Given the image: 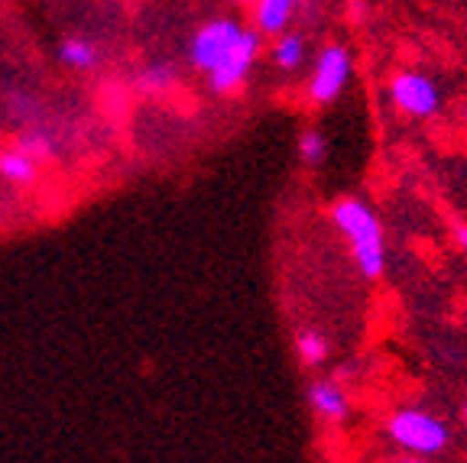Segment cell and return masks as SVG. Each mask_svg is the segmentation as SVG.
<instances>
[{
	"mask_svg": "<svg viewBox=\"0 0 467 463\" xmlns=\"http://www.w3.org/2000/svg\"><path fill=\"white\" fill-rule=\"evenodd\" d=\"M299 159L306 162L308 169H318L321 162L328 159V139H325V133L318 130V127H308V130L299 133Z\"/></svg>",
	"mask_w": 467,
	"mask_h": 463,
	"instance_id": "cell-14",
	"label": "cell"
},
{
	"mask_svg": "<svg viewBox=\"0 0 467 463\" xmlns=\"http://www.w3.org/2000/svg\"><path fill=\"white\" fill-rule=\"evenodd\" d=\"M292 347H296V356H299L302 366L308 369H318L328 363L331 356V344L328 337L321 331H315V327H299L296 331V341H292Z\"/></svg>",
	"mask_w": 467,
	"mask_h": 463,
	"instance_id": "cell-12",
	"label": "cell"
},
{
	"mask_svg": "<svg viewBox=\"0 0 467 463\" xmlns=\"http://www.w3.org/2000/svg\"><path fill=\"white\" fill-rule=\"evenodd\" d=\"M464 123H467V108H464Z\"/></svg>",
	"mask_w": 467,
	"mask_h": 463,
	"instance_id": "cell-19",
	"label": "cell"
},
{
	"mask_svg": "<svg viewBox=\"0 0 467 463\" xmlns=\"http://www.w3.org/2000/svg\"><path fill=\"white\" fill-rule=\"evenodd\" d=\"M39 169H43V162H39L36 156H29L20 143L0 149V179L7 181V185H16V189L36 185Z\"/></svg>",
	"mask_w": 467,
	"mask_h": 463,
	"instance_id": "cell-9",
	"label": "cell"
},
{
	"mask_svg": "<svg viewBox=\"0 0 467 463\" xmlns=\"http://www.w3.org/2000/svg\"><path fill=\"white\" fill-rule=\"evenodd\" d=\"M335 231L348 240L350 260L367 283H377L387 273V233L377 211L358 195H341L328 208Z\"/></svg>",
	"mask_w": 467,
	"mask_h": 463,
	"instance_id": "cell-1",
	"label": "cell"
},
{
	"mask_svg": "<svg viewBox=\"0 0 467 463\" xmlns=\"http://www.w3.org/2000/svg\"><path fill=\"white\" fill-rule=\"evenodd\" d=\"M306 398H308L312 415L318 421H325V425H341L350 415V396H348V389H344V383H337L335 376L312 379L306 389Z\"/></svg>",
	"mask_w": 467,
	"mask_h": 463,
	"instance_id": "cell-7",
	"label": "cell"
},
{
	"mask_svg": "<svg viewBox=\"0 0 467 463\" xmlns=\"http://www.w3.org/2000/svg\"><path fill=\"white\" fill-rule=\"evenodd\" d=\"M58 62L72 72H95L101 66V49L88 36H68L58 43Z\"/></svg>",
	"mask_w": 467,
	"mask_h": 463,
	"instance_id": "cell-11",
	"label": "cell"
},
{
	"mask_svg": "<svg viewBox=\"0 0 467 463\" xmlns=\"http://www.w3.org/2000/svg\"><path fill=\"white\" fill-rule=\"evenodd\" d=\"M308 0H254L250 4V16H254V29L263 39L279 36L285 29H292V20L302 14Z\"/></svg>",
	"mask_w": 467,
	"mask_h": 463,
	"instance_id": "cell-8",
	"label": "cell"
},
{
	"mask_svg": "<svg viewBox=\"0 0 467 463\" xmlns=\"http://www.w3.org/2000/svg\"><path fill=\"white\" fill-rule=\"evenodd\" d=\"M387 437L409 457H425V460L445 454L451 444V431L445 421L422 406H402L389 412Z\"/></svg>",
	"mask_w": 467,
	"mask_h": 463,
	"instance_id": "cell-2",
	"label": "cell"
},
{
	"mask_svg": "<svg viewBox=\"0 0 467 463\" xmlns=\"http://www.w3.org/2000/svg\"><path fill=\"white\" fill-rule=\"evenodd\" d=\"M387 95L396 114L409 117V120H435L445 108V95H441L438 81L422 68H396L389 75Z\"/></svg>",
	"mask_w": 467,
	"mask_h": 463,
	"instance_id": "cell-3",
	"label": "cell"
},
{
	"mask_svg": "<svg viewBox=\"0 0 467 463\" xmlns=\"http://www.w3.org/2000/svg\"><path fill=\"white\" fill-rule=\"evenodd\" d=\"M400 463H431V460H425V457H406V460H400Z\"/></svg>",
	"mask_w": 467,
	"mask_h": 463,
	"instance_id": "cell-17",
	"label": "cell"
},
{
	"mask_svg": "<svg viewBox=\"0 0 467 463\" xmlns=\"http://www.w3.org/2000/svg\"><path fill=\"white\" fill-rule=\"evenodd\" d=\"M451 240L461 253H467V221H461V218L451 221Z\"/></svg>",
	"mask_w": 467,
	"mask_h": 463,
	"instance_id": "cell-15",
	"label": "cell"
},
{
	"mask_svg": "<svg viewBox=\"0 0 467 463\" xmlns=\"http://www.w3.org/2000/svg\"><path fill=\"white\" fill-rule=\"evenodd\" d=\"M308 58V39L299 29H285L279 36H273L270 46V62L279 68L283 75H296Z\"/></svg>",
	"mask_w": 467,
	"mask_h": 463,
	"instance_id": "cell-10",
	"label": "cell"
},
{
	"mask_svg": "<svg viewBox=\"0 0 467 463\" xmlns=\"http://www.w3.org/2000/svg\"><path fill=\"white\" fill-rule=\"evenodd\" d=\"M260 56H263V36L254 26H244L241 39L234 43V49L227 52V58L204 81H208V87H212L218 98H237L244 87H247Z\"/></svg>",
	"mask_w": 467,
	"mask_h": 463,
	"instance_id": "cell-6",
	"label": "cell"
},
{
	"mask_svg": "<svg viewBox=\"0 0 467 463\" xmlns=\"http://www.w3.org/2000/svg\"><path fill=\"white\" fill-rule=\"evenodd\" d=\"M350 75H354V56L344 43H325L312 62V72L306 81L308 108H331L344 95Z\"/></svg>",
	"mask_w": 467,
	"mask_h": 463,
	"instance_id": "cell-4",
	"label": "cell"
},
{
	"mask_svg": "<svg viewBox=\"0 0 467 463\" xmlns=\"http://www.w3.org/2000/svg\"><path fill=\"white\" fill-rule=\"evenodd\" d=\"M175 81H179V72L172 66H166V62H156V66L143 68L137 75V87L143 95H166Z\"/></svg>",
	"mask_w": 467,
	"mask_h": 463,
	"instance_id": "cell-13",
	"label": "cell"
},
{
	"mask_svg": "<svg viewBox=\"0 0 467 463\" xmlns=\"http://www.w3.org/2000/svg\"><path fill=\"white\" fill-rule=\"evenodd\" d=\"M241 33H244V23L237 20V16H212V20H204L189 39V52H185V56H189V66L195 68L202 78H208V75L227 58L234 43L241 39Z\"/></svg>",
	"mask_w": 467,
	"mask_h": 463,
	"instance_id": "cell-5",
	"label": "cell"
},
{
	"mask_svg": "<svg viewBox=\"0 0 467 463\" xmlns=\"http://www.w3.org/2000/svg\"><path fill=\"white\" fill-rule=\"evenodd\" d=\"M461 415H464V425H467V402H464V408H461Z\"/></svg>",
	"mask_w": 467,
	"mask_h": 463,
	"instance_id": "cell-18",
	"label": "cell"
},
{
	"mask_svg": "<svg viewBox=\"0 0 467 463\" xmlns=\"http://www.w3.org/2000/svg\"><path fill=\"white\" fill-rule=\"evenodd\" d=\"M364 20V0H354L350 4V23H360Z\"/></svg>",
	"mask_w": 467,
	"mask_h": 463,
	"instance_id": "cell-16",
	"label": "cell"
}]
</instances>
